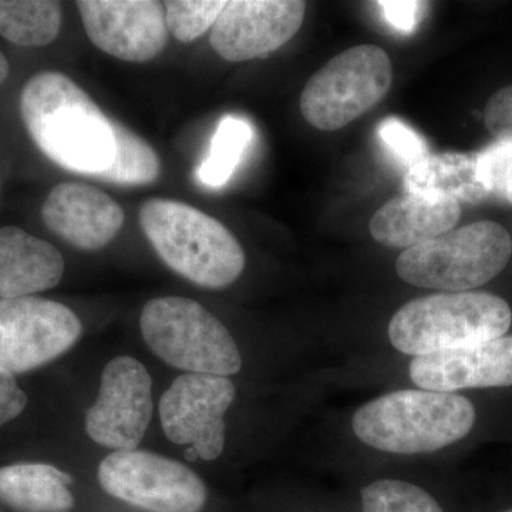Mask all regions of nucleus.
<instances>
[{
    "label": "nucleus",
    "mask_w": 512,
    "mask_h": 512,
    "mask_svg": "<svg viewBox=\"0 0 512 512\" xmlns=\"http://www.w3.org/2000/svg\"><path fill=\"white\" fill-rule=\"evenodd\" d=\"M20 114L33 143L64 170L94 177L113 161L111 119L66 74L33 76L20 94Z\"/></svg>",
    "instance_id": "1"
},
{
    "label": "nucleus",
    "mask_w": 512,
    "mask_h": 512,
    "mask_svg": "<svg viewBox=\"0 0 512 512\" xmlns=\"http://www.w3.org/2000/svg\"><path fill=\"white\" fill-rule=\"evenodd\" d=\"M476 423L467 397L430 390H400L363 404L353 433L366 446L393 454H423L466 437Z\"/></svg>",
    "instance_id": "2"
},
{
    "label": "nucleus",
    "mask_w": 512,
    "mask_h": 512,
    "mask_svg": "<svg viewBox=\"0 0 512 512\" xmlns=\"http://www.w3.org/2000/svg\"><path fill=\"white\" fill-rule=\"evenodd\" d=\"M140 225L165 265L192 284L227 288L244 272L245 254L238 239L222 222L185 202H144Z\"/></svg>",
    "instance_id": "3"
},
{
    "label": "nucleus",
    "mask_w": 512,
    "mask_h": 512,
    "mask_svg": "<svg viewBox=\"0 0 512 512\" xmlns=\"http://www.w3.org/2000/svg\"><path fill=\"white\" fill-rule=\"evenodd\" d=\"M510 305L485 292L423 296L402 306L389 323L390 343L404 355H433L504 336L510 329Z\"/></svg>",
    "instance_id": "4"
},
{
    "label": "nucleus",
    "mask_w": 512,
    "mask_h": 512,
    "mask_svg": "<svg viewBox=\"0 0 512 512\" xmlns=\"http://www.w3.org/2000/svg\"><path fill=\"white\" fill-rule=\"evenodd\" d=\"M511 254L510 232L497 222L480 221L406 249L396 271L406 284L419 288L467 292L500 275Z\"/></svg>",
    "instance_id": "5"
},
{
    "label": "nucleus",
    "mask_w": 512,
    "mask_h": 512,
    "mask_svg": "<svg viewBox=\"0 0 512 512\" xmlns=\"http://www.w3.org/2000/svg\"><path fill=\"white\" fill-rule=\"evenodd\" d=\"M140 329L154 355L175 369L224 377L242 369L241 353L227 326L192 299H151L141 311Z\"/></svg>",
    "instance_id": "6"
},
{
    "label": "nucleus",
    "mask_w": 512,
    "mask_h": 512,
    "mask_svg": "<svg viewBox=\"0 0 512 512\" xmlns=\"http://www.w3.org/2000/svg\"><path fill=\"white\" fill-rule=\"evenodd\" d=\"M392 83V60L386 50L376 45L350 47L303 87V119L318 130H340L379 104Z\"/></svg>",
    "instance_id": "7"
},
{
    "label": "nucleus",
    "mask_w": 512,
    "mask_h": 512,
    "mask_svg": "<svg viewBox=\"0 0 512 512\" xmlns=\"http://www.w3.org/2000/svg\"><path fill=\"white\" fill-rule=\"evenodd\" d=\"M97 478L111 497L151 512H200L207 504V487L194 471L151 451H113Z\"/></svg>",
    "instance_id": "8"
},
{
    "label": "nucleus",
    "mask_w": 512,
    "mask_h": 512,
    "mask_svg": "<svg viewBox=\"0 0 512 512\" xmlns=\"http://www.w3.org/2000/svg\"><path fill=\"white\" fill-rule=\"evenodd\" d=\"M72 309L50 299H0V369L19 375L52 362L82 336Z\"/></svg>",
    "instance_id": "9"
},
{
    "label": "nucleus",
    "mask_w": 512,
    "mask_h": 512,
    "mask_svg": "<svg viewBox=\"0 0 512 512\" xmlns=\"http://www.w3.org/2000/svg\"><path fill=\"white\" fill-rule=\"evenodd\" d=\"M235 394L229 377L178 376L161 397L158 409L165 436L177 446L195 448L201 460H217L225 447L224 416Z\"/></svg>",
    "instance_id": "10"
},
{
    "label": "nucleus",
    "mask_w": 512,
    "mask_h": 512,
    "mask_svg": "<svg viewBox=\"0 0 512 512\" xmlns=\"http://www.w3.org/2000/svg\"><path fill=\"white\" fill-rule=\"evenodd\" d=\"M153 417V379L130 356L110 360L101 375L99 396L86 413V431L101 447L136 450Z\"/></svg>",
    "instance_id": "11"
},
{
    "label": "nucleus",
    "mask_w": 512,
    "mask_h": 512,
    "mask_svg": "<svg viewBox=\"0 0 512 512\" xmlns=\"http://www.w3.org/2000/svg\"><path fill=\"white\" fill-rule=\"evenodd\" d=\"M305 13L301 0H231L212 26V49L231 63L271 55L299 32Z\"/></svg>",
    "instance_id": "12"
},
{
    "label": "nucleus",
    "mask_w": 512,
    "mask_h": 512,
    "mask_svg": "<svg viewBox=\"0 0 512 512\" xmlns=\"http://www.w3.org/2000/svg\"><path fill=\"white\" fill-rule=\"evenodd\" d=\"M84 30L101 52L130 63L156 59L167 46L165 6L157 0H80Z\"/></svg>",
    "instance_id": "13"
},
{
    "label": "nucleus",
    "mask_w": 512,
    "mask_h": 512,
    "mask_svg": "<svg viewBox=\"0 0 512 512\" xmlns=\"http://www.w3.org/2000/svg\"><path fill=\"white\" fill-rule=\"evenodd\" d=\"M410 377L420 389L441 393L512 386V336L414 357Z\"/></svg>",
    "instance_id": "14"
},
{
    "label": "nucleus",
    "mask_w": 512,
    "mask_h": 512,
    "mask_svg": "<svg viewBox=\"0 0 512 512\" xmlns=\"http://www.w3.org/2000/svg\"><path fill=\"white\" fill-rule=\"evenodd\" d=\"M49 231L82 251L109 245L124 225V211L106 192L83 183L56 185L42 207Z\"/></svg>",
    "instance_id": "15"
},
{
    "label": "nucleus",
    "mask_w": 512,
    "mask_h": 512,
    "mask_svg": "<svg viewBox=\"0 0 512 512\" xmlns=\"http://www.w3.org/2000/svg\"><path fill=\"white\" fill-rule=\"evenodd\" d=\"M63 275V255L55 245L13 225L0 228V299L49 291Z\"/></svg>",
    "instance_id": "16"
},
{
    "label": "nucleus",
    "mask_w": 512,
    "mask_h": 512,
    "mask_svg": "<svg viewBox=\"0 0 512 512\" xmlns=\"http://www.w3.org/2000/svg\"><path fill=\"white\" fill-rule=\"evenodd\" d=\"M460 217L458 202L429 201L406 194L377 210L369 231L383 247L406 251L451 231Z\"/></svg>",
    "instance_id": "17"
},
{
    "label": "nucleus",
    "mask_w": 512,
    "mask_h": 512,
    "mask_svg": "<svg viewBox=\"0 0 512 512\" xmlns=\"http://www.w3.org/2000/svg\"><path fill=\"white\" fill-rule=\"evenodd\" d=\"M404 192L429 201L478 204L490 200L477 170V154H429L404 175Z\"/></svg>",
    "instance_id": "18"
},
{
    "label": "nucleus",
    "mask_w": 512,
    "mask_h": 512,
    "mask_svg": "<svg viewBox=\"0 0 512 512\" xmlns=\"http://www.w3.org/2000/svg\"><path fill=\"white\" fill-rule=\"evenodd\" d=\"M73 478L55 466L20 463L0 467V500L20 512H69Z\"/></svg>",
    "instance_id": "19"
},
{
    "label": "nucleus",
    "mask_w": 512,
    "mask_h": 512,
    "mask_svg": "<svg viewBox=\"0 0 512 512\" xmlns=\"http://www.w3.org/2000/svg\"><path fill=\"white\" fill-rule=\"evenodd\" d=\"M62 28V6L52 0H0V36L16 46L43 47Z\"/></svg>",
    "instance_id": "20"
},
{
    "label": "nucleus",
    "mask_w": 512,
    "mask_h": 512,
    "mask_svg": "<svg viewBox=\"0 0 512 512\" xmlns=\"http://www.w3.org/2000/svg\"><path fill=\"white\" fill-rule=\"evenodd\" d=\"M111 124L114 133L113 161L106 170L92 178L127 187L156 183L161 174L156 150L120 121L111 120Z\"/></svg>",
    "instance_id": "21"
},
{
    "label": "nucleus",
    "mask_w": 512,
    "mask_h": 512,
    "mask_svg": "<svg viewBox=\"0 0 512 512\" xmlns=\"http://www.w3.org/2000/svg\"><path fill=\"white\" fill-rule=\"evenodd\" d=\"M252 136L254 130L247 120L224 117L212 138L210 153L198 170L201 183L212 188L227 184L251 144Z\"/></svg>",
    "instance_id": "22"
},
{
    "label": "nucleus",
    "mask_w": 512,
    "mask_h": 512,
    "mask_svg": "<svg viewBox=\"0 0 512 512\" xmlns=\"http://www.w3.org/2000/svg\"><path fill=\"white\" fill-rule=\"evenodd\" d=\"M363 512H444L423 488L400 480H379L362 490Z\"/></svg>",
    "instance_id": "23"
},
{
    "label": "nucleus",
    "mask_w": 512,
    "mask_h": 512,
    "mask_svg": "<svg viewBox=\"0 0 512 512\" xmlns=\"http://www.w3.org/2000/svg\"><path fill=\"white\" fill-rule=\"evenodd\" d=\"M224 0H168L164 3L168 32L191 43L212 29L225 6Z\"/></svg>",
    "instance_id": "24"
},
{
    "label": "nucleus",
    "mask_w": 512,
    "mask_h": 512,
    "mask_svg": "<svg viewBox=\"0 0 512 512\" xmlns=\"http://www.w3.org/2000/svg\"><path fill=\"white\" fill-rule=\"evenodd\" d=\"M477 170L490 197L507 202L512 190V140H495L477 153Z\"/></svg>",
    "instance_id": "25"
},
{
    "label": "nucleus",
    "mask_w": 512,
    "mask_h": 512,
    "mask_svg": "<svg viewBox=\"0 0 512 512\" xmlns=\"http://www.w3.org/2000/svg\"><path fill=\"white\" fill-rule=\"evenodd\" d=\"M377 136L390 156L407 170L429 156V147L424 138L400 119H384L377 126Z\"/></svg>",
    "instance_id": "26"
},
{
    "label": "nucleus",
    "mask_w": 512,
    "mask_h": 512,
    "mask_svg": "<svg viewBox=\"0 0 512 512\" xmlns=\"http://www.w3.org/2000/svg\"><path fill=\"white\" fill-rule=\"evenodd\" d=\"M484 123L495 140H512V84L498 90L488 100Z\"/></svg>",
    "instance_id": "27"
},
{
    "label": "nucleus",
    "mask_w": 512,
    "mask_h": 512,
    "mask_svg": "<svg viewBox=\"0 0 512 512\" xmlns=\"http://www.w3.org/2000/svg\"><path fill=\"white\" fill-rule=\"evenodd\" d=\"M376 6L383 13L384 20L392 28L409 35L419 25L420 15L426 8V3L409 2V0H384V2H377Z\"/></svg>",
    "instance_id": "28"
},
{
    "label": "nucleus",
    "mask_w": 512,
    "mask_h": 512,
    "mask_svg": "<svg viewBox=\"0 0 512 512\" xmlns=\"http://www.w3.org/2000/svg\"><path fill=\"white\" fill-rule=\"evenodd\" d=\"M28 406V396L16 383L15 376L0 369V427L15 420Z\"/></svg>",
    "instance_id": "29"
},
{
    "label": "nucleus",
    "mask_w": 512,
    "mask_h": 512,
    "mask_svg": "<svg viewBox=\"0 0 512 512\" xmlns=\"http://www.w3.org/2000/svg\"><path fill=\"white\" fill-rule=\"evenodd\" d=\"M10 73V66L8 59H6V56L3 55L2 52H0V86H2V83L5 82L6 79H8Z\"/></svg>",
    "instance_id": "30"
},
{
    "label": "nucleus",
    "mask_w": 512,
    "mask_h": 512,
    "mask_svg": "<svg viewBox=\"0 0 512 512\" xmlns=\"http://www.w3.org/2000/svg\"><path fill=\"white\" fill-rule=\"evenodd\" d=\"M184 458L188 461V463H194V461H197L200 456H198L197 451H195V448H187V450L184 451Z\"/></svg>",
    "instance_id": "31"
},
{
    "label": "nucleus",
    "mask_w": 512,
    "mask_h": 512,
    "mask_svg": "<svg viewBox=\"0 0 512 512\" xmlns=\"http://www.w3.org/2000/svg\"><path fill=\"white\" fill-rule=\"evenodd\" d=\"M508 204L512 205V191H511V195H510V198H508Z\"/></svg>",
    "instance_id": "32"
},
{
    "label": "nucleus",
    "mask_w": 512,
    "mask_h": 512,
    "mask_svg": "<svg viewBox=\"0 0 512 512\" xmlns=\"http://www.w3.org/2000/svg\"><path fill=\"white\" fill-rule=\"evenodd\" d=\"M504 512H512V510L504 511Z\"/></svg>",
    "instance_id": "33"
}]
</instances>
